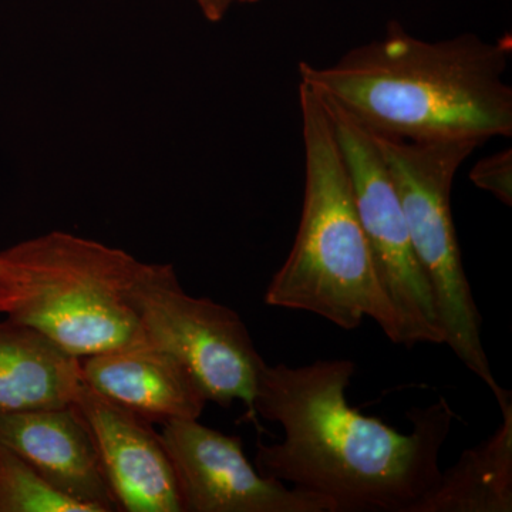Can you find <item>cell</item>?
I'll use <instances>...</instances> for the list:
<instances>
[{"mask_svg":"<svg viewBox=\"0 0 512 512\" xmlns=\"http://www.w3.org/2000/svg\"><path fill=\"white\" fill-rule=\"evenodd\" d=\"M348 359L262 367L255 416L284 429L281 443L258 440L256 470L329 501L332 512H414L441 477L440 453L456 413L446 397L407 413L402 434L350 407Z\"/></svg>","mask_w":512,"mask_h":512,"instance_id":"obj_1","label":"cell"},{"mask_svg":"<svg viewBox=\"0 0 512 512\" xmlns=\"http://www.w3.org/2000/svg\"><path fill=\"white\" fill-rule=\"evenodd\" d=\"M511 55V36L429 42L392 23L330 66L299 63V76L377 136L483 144L512 134Z\"/></svg>","mask_w":512,"mask_h":512,"instance_id":"obj_2","label":"cell"},{"mask_svg":"<svg viewBox=\"0 0 512 512\" xmlns=\"http://www.w3.org/2000/svg\"><path fill=\"white\" fill-rule=\"evenodd\" d=\"M305 192L295 242L265 292L274 308L313 313L340 329L366 318L403 345L396 309L377 276L357 215L352 181L322 99L299 83Z\"/></svg>","mask_w":512,"mask_h":512,"instance_id":"obj_3","label":"cell"},{"mask_svg":"<svg viewBox=\"0 0 512 512\" xmlns=\"http://www.w3.org/2000/svg\"><path fill=\"white\" fill-rule=\"evenodd\" d=\"M8 269L5 315L83 357L146 343L133 292L147 264L119 248L49 232L0 254Z\"/></svg>","mask_w":512,"mask_h":512,"instance_id":"obj_4","label":"cell"},{"mask_svg":"<svg viewBox=\"0 0 512 512\" xmlns=\"http://www.w3.org/2000/svg\"><path fill=\"white\" fill-rule=\"evenodd\" d=\"M370 134L399 194L414 252L433 292L444 343L490 387L497 402H503L511 393L495 380L485 353L481 315L464 271L451 211L458 168L480 143L407 141Z\"/></svg>","mask_w":512,"mask_h":512,"instance_id":"obj_5","label":"cell"},{"mask_svg":"<svg viewBox=\"0 0 512 512\" xmlns=\"http://www.w3.org/2000/svg\"><path fill=\"white\" fill-rule=\"evenodd\" d=\"M147 343L177 357L208 402H242L256 420L254 396L265 360L237 312L184 291L171 265L147 264L133 292Z\"/></svg>","mask_w":512,"mask_h":512,"instance_id":"obj_6","label":"cell"},{"mask_svg":"<svg viewBox=\"0 0 512 512\" xmlns=\"http://www.w3.org/2000/svg\"><path fill=\"white\" fill-rule=\"evenodd\" d=\"M322 101L349 170L357 215L377 276L402 322L403 346L441 345L444 333L433 292L414 252L399 194L382 154L367 128L336 104Z\"/></svg>","mask_w":512,"mask_h":512,"instance_id":"obj_7","label":"cell"},{"mask_svg":"<svg viewBox=\"0 0 512 512\" xmlns=\"http://www.w3.org/2000/svg\"><path fill=\"white\" fill-rule=\"evenodd\" d=\"M161 440L184 512H332L325 498L262 476L245 456L241 437L183 419L164 423Z\"/></svg>","mask_w":512,"mask_h":512,"instance_id":"obj_8","label":"cell"},{"mask_svg":"<svg viewBox=\"0 0 512 512\" xmlns=\"http://www.w3.org/2000/svg\"><path fill=\"white\" fill-rule=\"evenodd\" d=\"M74 406L92 430L119 511L184 512L173 464L150 421L111 402L84 380Z\"/></svg>","mask_w":512,"mask_h":512,"instance_id":"obj_9","label":"cell"},{"mask_svg":"<svg viewBox=\"0 0 512 512\" xmlns=\"http://www.w3.org/2000/svg\"><path fill=\"white\" fill-rule=\"evenodd\" d=\"M0 443L60 493L93 505L99 512L119 511L92 430L74 404L0 414Z\"/></svg>","mask_w":512,"mask_h":512,"instance_id":"obj_10","label":"cell"},{"mask_svg":"<svg viewBox=\"0 0 512 512\" xmlns=\"http://www.w3.org/2000/svg\"><path fill=\"white\" fill-rule=\"evenodd\" d=\"M84 383L148 421L200 419L208 400L187 367L151 343L80 359Z\"/></svg>","mask_w":512,"mask_h":512,"instance_id":"obj_11","label":"cell"},{"mask_svg":"<svg viewBox=\"0 0 512 512\" xmlns=\"http://www.w3.org/2000/svg\"><path fill=\"white\" fill-rule=\"evenodd\" d=\"M82 384L79 357L29 326L0 322V414L72 406Z\"/></svg>","mask_w":512,"mask_h":512,"instance_id":"obj_12","label":"cell"},{"mask_svg":"<svg viewBox=\"0 0 512 512\" xmlns=\"http://www.w3.org/2000/svg\"><path fill=\"white\" fill-rule=\"evenodd\" d=\"M500 409V429L441 471L439 483L414 512L512 511V400L500 403Z\"/></svg>","mask_w":512,"mask_h":512,"instance_id":"obj_13","label":"cell"},{"mask_svg":"<svg viewBox=\"0 0 512 512\" xmlns=\"http://www.w3.org/2000/svg\"><path fill=\"white\" fill-rule=\"evenodd\" d=\"M0 512H99L60 493L15 451L0 443Z\"/></svg>","mask_w":512,"mask_h":512,"instance_id":"obj_14","label":"cell"},{"mask_svg":"<svg viewBox=\"0 0 512 512\" xmlns=\"http://www.w3.org/2000/svg\"><path fill=\"white\" fill-rule=\"evenodd\" d=\"M470 180L480 190L490 192L504 205H512V150L505 148L500 153L483 158L474 165Z\"/></svg>","mask_w":512,"mask_h":512,"instance_id":"obj_15","label":"cell"},{"mask_svg":"<svg viewBox=\"0 0 512 512\" xmlns=\"http://www.w3.org/2000/svg\"><path fill=\"white\" fill-rule=\"evenodd\" d=\"M195 2L210 22H220L225 18L235 0H195Z\"/></svg>","mask_w":512,"mask_h":512,"instance_id":"obj_16","label":"cell"},{"mask_svg":"<svg viewBox=\"0 0 512 512\" xmlns=\"http://www.w3.org/2000/svg\"><path fill=\"white\" fill-rule=\"evenodd\" d=\"M10 302V284L8 269L0 256V313H6Z\"/></svg>","mask_w":512,"mask_h":512,"instance_id":"obj_17","label":"cell"},{"mask_svg":"<svg viewBox=\"0 0 512 512\" xmlns=\"http://www.w3.org/2000/svg\"><path fill=\"white\" fill-rule=\"evenodd\" d=\"M242 2H256V0H242Z\"/></svg>","mask_w":512,"mask_h":512,"instance_id":"obj_18","label":"cell"}]
</instances>
